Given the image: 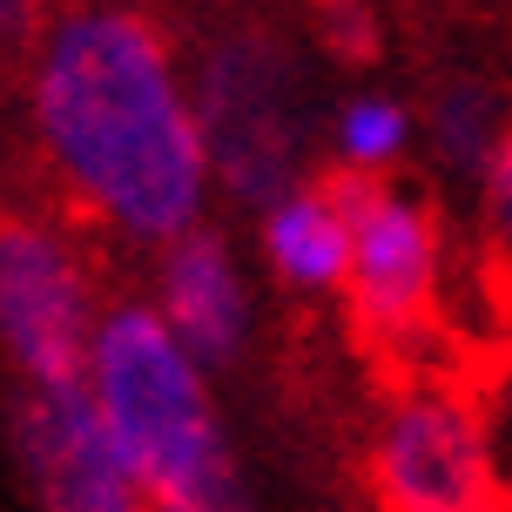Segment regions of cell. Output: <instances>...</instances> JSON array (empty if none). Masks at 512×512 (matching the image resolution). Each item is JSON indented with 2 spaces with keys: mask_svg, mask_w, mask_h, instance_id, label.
Returning <instances> with one entry per match:
<instances>
[{
  "mask_svg": "<svg viewBox=\"0 0 512 512\" xmlns=\"http://www.w3.org/2000/svg\"><path fill=\"white\" fill-rule=\"evenodd\" d=\"M405 142H411V108L391 102V95H351L331 115L337 169H351V176H378Z\"/></svg>",
  "mask_w": 512,
  "mask_h": 512,
  "instance_id": "8fae6325",
  "label": "cell"
},
{
  "mask_svg": "<svg viewBox=\"0 0 512 512\" xmlns=\"http://www.w3.org/2000/svg\"><path fill=\"white\" fill-rule=\"evenodd\" d=\"M378 512H506L486 432L452 384L418 378L378 418L371 438Z\"/></svg>",
  "mask_w": 512,
  "mask_h": 512,
  "instance_id": "277c9868",
  "label": "cell"
},
{
  "mask_svg": "<svg viewBox=\"0 0 512 512\" xmlns=\"http://www.w3.org/2000/svg\"><path fill=\"white\" fill-rule=\"evenodd\" d=\"M0 331H7V358L27 378V391L88 384V358H95L102 324L88 317L81 256L41 216L0 223Z\"/></svg>",
  "mask_w": 512,
  "mask_h": 512,
  "instance_id": "8992f818",
  "label": "cell"
},
{
  "mask_svg": "<svg viewBox=\"0 0 512 512\" xmlns=\"http://www.w3.org/2000/svg\"><path fill=\"white\" fill-rule=\"evenodd\" d=\"M263 256L290 290L351 283V223H344V203L331 196V182H304L263 216Z\"/></svg>",
  "mask_w": 512,
  "mask_h": 512,
  "instance_id": "9c48e42d",
  "label": "cell"
},
{
  "mask_svg": "<svg viewBox=\"0 0 512 512\" xmlns=\"http://www.w3.org/2000/svg\"><path fill=\"white\" fill-rule=\"evenodd\" d=\"M317 21H324V41H331L344 61H371L378 34H371V14H364V0H317Z\"/></svg>",
  "mask_w": 512,
  "mask_h": 512,
  "instance_id": "4fadbf2b",
  "label": "cell"
},
{
  "mask_svg": "<svg viewBox=\"0 0 512 512\" xmlns=\"http://www.w3.org/2000/svg\"><path fill=\"white\" fill-rule=\"evenodd\" d=\"M34 14H41V0H7V41L14 48H41V34H34Z\"/></svg>",
  "mask_w": 512,
  "mask_h": 512,
  "instance_id": "5bb4252c",
  "label": "cell"
},
{
  "mask_svg": "<svg viewBox=\"0 0 512 512\" xmlns=\"http://www.w3.org/2000/svg\"><path fill=\"white\" fill-rule=\"evenodd\" d=\"M331 196L351 223V317L378 344H405L425 331L438 297V216L425 196L398 182L331 169Z\"/></svg>",
  "mask_w": 512,
  "mask_h": 512,
  "instance_id": "5b68a950",
  "label": "cell"
},
{
  "mask_svg": "<svg viewBox=\"0 0 512 512\" xmlns=\"http://www.w3.org/2000/svg\"><path fill=\"white\" fill-rule=\"evenodd\" d=\"M506 142V128H499V108L479 81H445L432 95V149L438 162H452V169H479L486 176L492 149Z\"/></svg>",
  "mask_w": 512,
  "mask_h": 512,
  "instance_id": "30bf717a",
  "label": "cell"
},
{
  "mask_svg": "<svg viewBox=\"0 0 512 512\" xmlns=\"http://www.w3.org/2000/svg\"><path fill=\"white\" fill-rule=\"evenodd\" d=\"M14 445H21L27 486H34L41 512H149L142 479L128 472L122 445H115L88 384L21 391Z\"/></svg>",
  "mask_w": 512,
  "mask_h": 512,
  "instance_id": "52a82bcc",
  "label": "cell"
},
{
  "mask_svg": "<svg viewBox=\"0 0 512 512\" xmlns=\"http://www.w3.org/2000/svg\"><path fill=\"white\" fill-rule=\"evenodd\" d=\"M196 122H203L209 169L223 176L236 203L256 216L304 189L297 182V155H304V81H297V54L263 27H230L223 41H209L203 68H196Z\"/></svg>",
  "mask_w": 512,
  "mask_h": 512,
  "instance_id": "3957f363",
  "label": "cell"
},
{
  "mask_svg": "<svg viewBox=\"0 0 512 512\" xmlns=\"http://www.w3.org/2000/svg\"><path fill=\"white\" fill-rule=\"evenodd\" d=\"M88 391L149 512H243L236 465L216 425L203 364L176 344L155 304H108L88 358Z\"/></svg>",
  "mask_w": 512,
  "mask_h": 512,
  "instance_id": "7a4b0ae2",
  "label": "cell"
},
{
  "mask_svg": "<svg viewBox=\"0 0 512 512\" xmlns=\"http://www.w3.org/2000/svg\"><path fill=\"white\" fill-rule=\"evenodd\" d=\"M479 256H486L499 304L512 310V122H506V142L492 149L486 176H479Z\"/></svg>",
  "mask_w": 512,
  "mask_h": 512,
  "instance_id": "7c38bea8",
  "label": "cell"
},
{
  "mask_svg": "<svg viewBox=\"0 0 512 512\" xmlns=\"http://www.w3.org/2000/svg\"><path fill=\"white\" fill-rule=\"evenodd\" d=\"M155 310H162V324L176 331V344L203 371L236 364L243 337H250V290H243L230 243L209 230L169 243L162 270H155Z\"/></svg>",
  "mask_w": 512,
  "mask_h": 512,
  "instance_id": "ba28073f",
  "label": "cell"
},
{
  "mask_svg": "<svg viewBox=\"0 0 512 512\" xmlns=\"http://www.w3.org/2000/svg\"><path fill=\"white\" fill-rule=\"evenodd\" d=\"M34 135L88 216L128 243L196 236L209 149L169 41L135 7H75L34 48Z\"/></svg>",
  "mask_w": 512,
  "mask_h": 512,
  "instance_id": "6da1fadb",
  "label": "cell"
}]
</instances>
